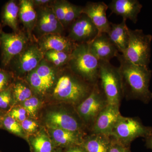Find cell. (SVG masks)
I'll return each instance as SVG.
<instances>
[{"instance_id": "32", "label": "cell", "mask_w": 152, "mask_h": 152, "mask_svg": "<svg viewBox=\"0 0 152 152\" xmlns=\"http://www.w3.org/2000/svg\"><path fill=\"white\" fill-rule=\"evenodd\" d=\"M12 89L8 88L0 92V108L6 109L9 107L12 100Z\"/></svg>"}, {"instance_id": "9", "label": "cell", "mask_w": 152, "mask_h": 152, "mask_svg": "<svg viewBox=\"0 0 152 152\" xmlns=\"http://www.w3.org/2000/svg\"><path fill=\"white\" fill-rule=\"evenodd\" d=\"M37 12V21L33 31L39 38L50 34H61L64 28L51 6L39 7Z\"/></svg>"}, {"instance_id": "18", "label": "cell", "mask_w": 152, "mask_h": 152, "mask_svg": "<svg viewBox=\"0 0 152 152\" xmlns=\"http://www.w3.org/2000/svg\"><path fill=\"white\" fill-rule=\"evenodd\" d=\"M126 20L123 19L120 23L111 22L110 29L107 34L109 38L116 47L119 53L124 54L127 48L129 39V28L127 26Z\"/></svg>"}, {"instance_id": "28", "label": "cell", "mask_w": 152, "mask_h": 152, "mask_svg": "<svg viewBox=\"0 0 152 152\" xmlns=\"http://www.w3.org/2000/svg\"><path fill=\"white\" fill-rule=\"evenodd\" d=\"M70 3L67 1H58L53 2L51 6L57 18L58 19L63 26L66 14L67 12Z\"/></svg>"}, {"instance_id": "30", "label": "cell", "mask_w": 152, "mask_h": 152, "mask_svg": "<svg viewBox=\"0 0 152 152\" xmlns=\"http://www.w3.org/2000/svg\"><path fill=\"white\" fill-rule=\"evenodd\" d=\"M3 124L9 132L17 135L23 137V130L20 124L10 116L6 117L4 119Z\"/></svg>"}, {"instance_id": "26", "label": "cell", "mask_w": 152, "mask_h": 152, "mask_svg": "<svg viewBox=\"0 0 152 152\" xmlns=\"http://www.w3.org/2000/svg\"><path fill=\"white\" fill-rule=\"evenodd\" d=\"M27 80L30 86L36 92L39 94H44L49 90L35 70L28 74Z\"/></svg>"}, {"instance_id": "13", "label": "cell", "mask_w": 152, "mask_h": 152, "mask_svg": "<svg viewBox=\"0 0 152 152\" xmlns=\"http://www.w3.org/2000/svg\"><path fill=\"white\" fill-rule=\"evenodd\" d=\"M108 6L104 2H89L83 7L82 13L91 20L99 31V34H107L110 29L111 22L107 18L106 12Z\"/></svg>"}, {"instance_id": "21", "label": "cell", "mask_w": 152, "mask_h": 152, "mask_svg": "<svg viewBox=\"0 0 152 152\" xmlns=\"http://www.w3.org/2000/svg\"><path fill=\"white\" fill-rule=\"evenodd\" d=\"M49 126L50 127L52 137L58 145L69 148L82 145L83 141L82 134Z\"/></svg>"}, {"instance_id": "37", "label": "cell", "mask_w": 152, "mask_h": 152, "mask_svg": "<svg viewBox=\"0 0 152 152\" xmlns=\"http://www.w3.org/2000/svg\"><path fill=\"white\" fill-rule=\"evenodd\" d=\"M66 152H87L82 145L69 147Z\"/></svg>"}, {"instance_id": "16", "label": "cell", "mask_w": 152, "mask_h": 152, "mask_svg": "<svg viewBox=\"0 0 152 152\" xmlns=\"http://www.w3.org/2000/svg\"><path fill=\"white\" fill-rule=\"evenodd\" d=\"M77 45L68 37L59 34H50L40 38L38 45L44 53L50 50L72 53Z\"/></svg>"}, {"instance_id": "2", "label": "cell", "mask_w": 152, "mask_h": 152, "mask_svg": "<svg viewBox=\"0 0 152 152\" xmlns=\"http://www.w3.org/2000/svg\"><path fill=\"white\" fill-rule=\"evenodd\" d=\"M65 69L58 79L54 96L60 100L78 105L91 94L95 85L86 82L74 73L68 66Z\"/></svg>"}, {"instance_id": "11", "label": "cell", "mask_w": 152, "mask_h": 152, "mask_svg": "<svg viewBox=\"0 0 152 152\" xmlns=\"http://www.w3.org/2000/svg\"><path fill=\"white\" fill-rule=\"evenodd\" d=\"M69 26L67 37L76 44L88 43L99 34L96 26L84 14H82Z\"/></svg>"}, {"instance_id": "22", "label": "cell", "mask_w": 152, "mask_h": 152, "mask_svg": "<svg viewBox=\"0 0 152 152\" xmlns=\"http://www.w3.org/2000/svg\"><path fill=\"white\" fill-rule=\"evenodd\" d=\"M19 6L15 1H10L6 4L2 15V21L6 26H8L15 31H18V18Z\"/></svg>"}, {"instance_id": "23", "label": "cell", "mask_w": 152, "mask_h": 152, "mask_svg": "<svg viewBox=\"0 0 152 152\" xmlns=\"http://www.w3.org/2000/svg\"><path fill=\"white\" fill-rule=\"evenodd\" d=\"M53 66L44 59L34 69L49 90L53 86L56 80V73Z\"/></svg>"}, {"instance_id": "1", "label": "cell", "mask_w": 152, "mask_h": 152, "mask_svg": "<svg viewBox=\"0 0 152 152\" xmlns=\"http://www.w3.org/2000/svg\"><path fill=\"white\" fill-rule=\"evenodd\" d=\"M120 63L119 70L123 97L127 100H136L148 104L152 99L149 89L152 72L148 66L137 65L119 53L117 56Z\"/></svg>"}, {"instance_id": "24", "label": "cell", "mask_w": 152, "mask_h": 152, "mask_svg": "<svg viewBox=\"0 0 152 152\" xmlns=\"http://www.w3.org/2000/svg\"><path fill=\"white\" fill-rule=\"evenodd\" d=\"M71 53L50 50L44 53V59L57 67L66 66L69 61Z\"/></svg>"}, {"instance_id": "34", "label": "cell", "mask_w": 152, "mask_h": 152, "mask_svg": "<svg viewBox=\"0 0 152 152\" xmlns=\"http://www.w3.org/2000/svg\"><path fill=\"white\" fill-rule=\"evenodd\" d=\"M26 110L23 108H18L13 109L10 113V116L13 118L17 121L21 123L26 119Z\"/></svg>"}, {"instance_id": "5", "label": "cell", "mask_w": 152, "mask_h": 152, "mask_svg": "<svg viewBox=\"0 0 152 152\" xmlns=\"http://www.w3.org/2000/svg\"><path fill=\"white\" fill-rule=\"evenodd\" d=\"M129 34L127 48L122 55L134 64L148 67L151 62L152 36L144 34L142 30L129 28Z\"/></svg>"}, {"instance_id": "35", "label": "cell", "mask_w": 152, "mask_h": 152, "mask_svg": "<svg viewBox=\"0 0 152 152\" xmlns=\"http://www.w3.org/2000/svg\"><path fill=\"white\" fill-rule=\"evenodd\" d=\"M10 75L7 71L0 69V92L8 88Z\"/></svg>"}, {"instance_id": "20", "label": "cell", "mask_w": 152, "mask_h": 152, "mask_svg": "<svg viewBox=\"0 0 152 152\" xmlns=\"http://www.w3.org/2000/svg\"><path fill=\"white\" fill-rule=\"evenodd\" d=\"M19 17L24 26L31 35L37 20V12L32 1L22 0L19 5Z\"/></svg>"}, {"instance_id": "36", "label": "cell", "mask_w": 152, "mask_h": 152, "mask_svg": "<svg viewBox=\"0 0 152 152\" xmlns=\"http://www.w3.org/2000/svg\"><path fill=\"white\" fill-rule=\"evenodd\" d=\"M20 125L23 130L28 133L34 132L38 127L37 124L35 121L27 119L22 122Z\"/></svg>"}, {"instance_id": "8", "label": "cell", "mask_w": 152, "mask_h": 152, "mask_svg": "<svg viewBox=\"0 0 152 152\" xmlns=\"http://www.w3.org/2000/svg\"><path fill=\"white\" fill-rule=\"evenodd\" d=\"M28 42L27 37L22 32L7 33L0 31L1 60L3 65H9L14 58L24 50Z\"/></svg>"}, {"instance_id": "15", "label": "cell", "mask_w": 152, "mask_h": 152, "mask_svg": "<svg viewBox=\"0 0 152 152\" xmlns=\"http://www.w3.org/2000/svg\"><path fill=\"white\" fill-rule=\"evenodd\" d=\"M88 44L93 54L100 61H110L119 53L106 33L98 34Z\"/></svg>"}, {"instance_id": "3", "label": "cell", "mask_w": 152, "mask_h": 152, "mask_svg": "<svg viewBox=\"0 0 152 152\" xmlns=\"http://www.w3.org/2000/svg\"><path fill=\"white\" fill-rule=\"evenodd\" d=\"M67 66L74 73L91 84L98 82L100 61L93 54L88 44H77L71 53Z\"/></svg>"}, {"instance_id": "10", "label": "cell", "mask_w": 152, "mask_h": 152, "mask_svg": "<svg viewBox=\"0 0 152 152\" xmlns=\"http://www.w3.org/2000/svg\"><path fill=\"white\" fill-rule=\"evenodd\" d=\"M44 59L43 52L35 44L28 45L24 50L12 60L15 71L20 75L29 73L34 70Z\"/></svg>"}, {"instance_id": "38", "label": "cell", "mask_w": 152, "mask_h": 152, "mask_svg": "<svg viewBox=\"0 0 152 152\" xmlns=\"http://www.w3.org/2000/svg\"><path fill=\"white\" fill-rule=\"evenodd\" d=\"M32 1L34 5L38 6L39 7L48 5L49 3L51 2V1L49 0H34Z\"/></svg>"}, {"instance_id": "27", "label": "cell", "mask_w": 152, "mask_h": 152, "mask_svg": "<svg viewBox=\"0 0 152 152\" xmlns=\"http://www.w3.org/2000/svg\"><path fill=\"white\" fill-rule=\"evenodd\" d=\"M13 94L17 102H23L31 97V90L21 83H17L13 88Z\"/></svg>"}, {"instance_id": "12", "label": "cell", "mask_w": 152, "mask_h": 152, "mask_svg": "<svg viewBox=\"0 0 152 152\" xmlns=\"http://www.w3.org/2000/svg\"><path fill=\"white\" fill-rule=\"evenodd\" d=\"M120 107L108 104L97 118L90 130V134L110 136L113 129L121 115Z\"/></svg>"}, {"instance_id": "31", "label": "cell", "mask_w": 152, "mask_h": 152, "mask_svg": "<svg viewBox=\"0 0 152 152\" xmlns=\"http://www.w3.org/2000/svg\"><path fill=\"white\" fill-rule=\"evenodd\" d=\"M40 102L37 98L32 96L23 102V108L30 116L35 118L37 111L39 107Z\"/></svg>"}, {"instance_id": "33", "label": "cell", "mask_w": 152, "mask_h": 152, "mask_svg": "<svg viewBox=\"0 0 152 152\" xmlns=\"http://www.w3.org/2000/svg\"><path fill=\"white\" fill-rule=\"evenodd\" d=\"M109 152H131L130 145H124L112 137Z\"/></svg>"}, {"instance_id": "17", "label": "cell", "mask_w": 152, "mask_h": 152, "mask_svg": "<svg viewBox=\"0 0 152 152\" xmlns=\"http://www.w3.org/2000/svg\"><path fill=\"white\" fill-rule=\"evenodd\" d=\"M108 6L112 13L121 16L124 20L129 19L135 24L142 8L137 0H113Z\"/></svg>"}, {"instance_id": "19", "label": "cell", "mask_w": 152, "mask_h": 152, "mask_svg": "<svg viewBox=\"0 0 152 152\" xmlns=\"http://www.w3.org/2000/svg\"><path fill=\"white\" fill-rule=\"evenodd\" d=\"M112 137L100 134H90L83 139L82 145L87 152H109Z\"/></svg>"}, {"instance_id": "4", "label": "cell", "mask_w": 152, "mask_h": 152, "mask_svg": "<svg viewBox=\"0 0 152 152\" xmlns=\"http://www.w3.org/2000/svg\"><path fill=\"white\" fill-rule=\"evenodd\" d=\"M98 83L109 104L120 106L124 97L118 67L110 61H100Z\"/></svg>"}, {"instance_id": "25", "label": "cell", "mask_w": 152, "mask_h": 152, "mask_svg": "<svg viewBox=\"0 0 152 152\" xmlns=\"http://www.w3.org/2000/svg\"><path fill=\"white\" fill-rule=\"evenodd\" d=\"M35 152H51L52 145L48 137L42 133L33 139L32 142Z\"/></svg>"}, {"instance_id": "7", "label": "cell", "mask_w": 152, "mask_h": 152, "mask_svg": "<svg viewBox=\"0 0 152 152\" xmlns=\"http://www.w3.org/2000/svg\"><path fill=\"white\" fill-rule=\"evenodd\" d=\"M108 104L98 82L87 97L77 106V111L90 131L99 115Z\"/></svg>"}, {"instance_id": "29", "label": "cell", "mask_w": 152, "mask_h": 152, "mask_svg": "<svg viewBox=\"0 0 152 152\" xmlns=\"http://www.w3.org/2000/svg\"><path fill=\"white\" fill-rule=\"evenodd\" d=\"M83 7L70 3L65 18L64 25V28L69 26L72 23L81 15L83 14Z\"/></svg>"}, {"instance_id": "6", "label": "cell", "mask_w": 152, "mask_h": 152, "mask_svg": "<svg viewBox=\"0 0 152 152\" xmlns=\"http://www.w3.org/2000/svg\"><path fill=\"white\" fill-rule=\"evenodd\" d=\"M152 134V127L145 126L138 117L121 115L110 136L124 145H130L136 139L145 138Z\"/></svg>"}, {"instance_id": "14", "label": "cell", "mask_w": 152, "mask_h": 152, "mask_svg": "<svg viewBox=\"0 0 152 152\" xmlns=\"http://www.w3.org/2000/svg\"><path fill=\"white\" fill-rule=\"evenodd\" d=\"M47 121L50 126L83 134V126L80 120L67 111L50 112L47 115Z\"/></svg>"}, {"instance_id": "39", "label": "cell", "mask_w": 152, "mask_h": 152, "mask_svg": "<svg viewBox=\"0 0 152 152\" xmlns=\"http://www.w3.org/2000/svg\"><path fill=\"white\" fill-rule=\"evenodd\" d=\"M145 145L148 148L152 150V134L145 138Z\"/></svg>"}]
</instances>
